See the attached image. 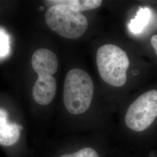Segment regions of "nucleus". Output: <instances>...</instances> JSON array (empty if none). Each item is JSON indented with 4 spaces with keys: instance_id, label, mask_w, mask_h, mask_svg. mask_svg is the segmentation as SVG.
Segmentation results:
<instances>
[{
    "instance_id": "1",
    "label": "nucleus",
    "mask_w": 157,
    "mask_h": 157,
    "mask_svg": "<svg viewBox=\"0 0 157 157\" xmlns=\"http://www.w3.org/2000/svg\"><path fill=\"white\" fill-rule=\"evenodd\" d=\"M94 83L89 74L80 68L67 72L64 81L63 99L67 111L73 115L86 112L93 100Z\"/></svg>"
},
{
    "instance_id": "2",
    "label": "nucleus",
    "mask_w": 157,
    "mask_h": 157,
    "mask_svg": "<svg viewBox=\"0 0 157 157\" xmlns=\"http://www.w3.org/2000/svg\"><path fill=\"white\" fill-rule=\"evenodd\" d=\"M96 63L100 76L106 83L115 87L126 84L130 60L122 48L113 44L101 45L97 51Z\"/></svg>"
},
{
    "instance_id": "3",
    "label": "nucleus",
    "mask_w": 157,
    "mask_h": 157,
    "mask_svg": "<svg viewBox=\"0 0 157 157\" xmlns=\"http://www.w3.org/2000/svg\"><path fill=\"white\" fill-rule=\"evenodd\" d=\"M45 19L51 30L68 39L80 38L89 28L88 20L84 14L65 5L50 6L45 12Z\"/></svg>"
},
{
    "instance_id": "4",
    "label": "nucleus",
    "mask_w": 157,
    "mask_h": 157,
    "mask_svg": "<svg viewBox=\"0 0 157 157\" xmlns=\"http://www.w3.org/2000/svg\"><path fill=\"white\" fill-rule=\"evenodd\" d=\"M157 117V90H148L139 96L126 112L124 122L129 129L143 132L148 128Z\"/></svg>"
},
{
    "instance_id": "5",
    "label": "nucleus",
    "mask_w": 157,
    "mask_h": 157,
    "mask_svg": "<svg viewBox=\"0 0 157 157\" xmlns=\"http://www.w3.org/2000/svg\"><path fill=\"white\" fill-rule=\"evenodd\" d=\"M32 65L38 76H52L58 67L56 54L47 48H40L34 52Z\"/></svg>"
},
{
    "instance_id": "6",
    "label": "nucleus",
    "mask_w": 157,
    "mask_h": 157,
    "mask_svg": "<svg viewBox=\"0 0 157 157\" xmlns=\"http://www.w3.org/2000/svg\"><path fill=\"white\" fill-rule=\"evenodd\" d=\"M56 91V78L52 76H40L34 85L32 94L37 103L45 105L54 100Z\"/></svg>"
},
{
    "instance_id": "7",
    "label": "nucleus",
    "mask_w": 157,
    "mask_h": 157,
    "mask_svg": "<svg viewBox=\"0 0 157 157\" xmlns=\"http://www.w3.org/2000/svg\"><path fill=\"white\" fill-rule=\"evenodd\" d=\"M8 113L6 109L0 108V145L11 146L19 140L20 130L22 127L14 123H10Z\"/></svg>"
},
{
    "instance_id": "8",
    "label": "nucleus",
    "mask_w": 157,
    "mask_h": 157,
    "mask_svg": "<svg viewBox=\"0 0 157 157\" xmlns=\"http://www.w3.org/2000/svg\"><path fill=\"white\" fill-rule=\"evenodd\" d=\"M51 6L65 5L69 6L74 11L82 12L93 10L99 8L102 4L101 0H51L47 1Z\"/></svg>"
},
{
    "instance_id": "9",
    "label": "nucleus",
    "mask_w": 157,
    "mask_h": 157,
    "mask_svg": "<svg viewBox=\"0 0 157 157\" xmlns=\"http://www.w3.org/2000/svg\"><path fill=\"white\" fill-rule=\"evenodd\" d=\"M151 17V10L148 8H140L134 19L132 20L129 27L135 33H140L149 22Z\"/></svg>"
},
{
    "instance_id": "10",
    "label": "nucleus",
    "mask_w": 157,
    "mask_h": 157,
    "mask_svg": "<svg viewBox=\"0 0 157 157\" xmlns=\"http://www.w3.org/2000/svg\"><path fill=\"white\" fill-rule=\"evenodd\" d=\"M10 40L8 36L0 30V58H4L10 53Z\"/></svg>"
},
{
    "instance_id": "11",
    "label": "nucleus",
    "mask_w": 157,
    "mask_h": 157,
    "mask_svg": "<svg viewBox=\"0 0 157 157\" xmlns=\"http://www.w3.org/2000/svg\"><path fill=\"white\" fill-rule=\"evenodd\" d=\"M60 157H100L97 152L92 148L85 147L72 154H65Z\"/></svg>"
},
{
    "instance_id": "12",
    "label": "nucleus",
    "mask_w": 157,
    "mask_h": 157,
    "mask_svg": "<svg viewBox=\"0 0 157 157\" xmlns=\"http://www.w3.org/2000/svg\"><path fill=\"white\" fill-rule=\"evenodd\" d=\"M151 44L152 47H153L154 50L155 52V54L157 56V34L153 35L151 38Z\"/></svg>"
}]
</instances>
